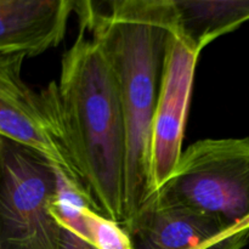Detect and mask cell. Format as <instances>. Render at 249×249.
Wrapping results in <instances>:
<instances>
[{
  "instance_id": "cell-10",
  "label": "cell",
  "mask_w": 249,
  "mask_h": 249,
  "mask_svg": "<svg viewBox=\"0 0 249 249\" xmlns=\"http://www.w3.org/2000/svg\"><path fill=\"white\" fill-rule=\"evenodd\" d=\"M0 249H1V247H0Z\"/></svg>"
},
{
  "instance_id": "cell-9",
  "label": "cell",
  "mask_w": 249,
  "mask_h": 249,
  "mask_svg": "<svg viewBox=\"0 0 249 249\" xmlns=\"http://www.w3.org/2000/svg\"><path fill=\"white\" fill-rule=\"evenodd\" d=\"M175 28L198 53L249 21V0H173Z\"/></svg>"
},
{
  "instance_id": "cell-1",
  "label": "cell",
  "mask_w": 249,
  "mask_h": 249,
  "mask_svg": "<svg viewBox=\"0 0 249 249\" xmlns=\"http://www.w3.org/2000/svg\"><path fill=\"white\" fill-rule=\"evenodd\" d=\"M80 28L101 48L118 84L126 129L125 221L152 197L151 143L173 0L75 1Z\"/></svg>"
},
{
  "instance_id": "cell-5",
  "label": "cell",
  "mask_w": 249,
  "mask_h": 249,
  "mask_svg": "<svg viewBox=\"0 0 249 249\" xmlns=\"http://www.w3.org/2000/svg\"><path fill=\"white\" fill-rule=\"evenodd\" d=\"M26 58L21 53L0 55V136L43 156L83 194L53 104L44 90L34 91L22 78Z\"/></svg>"
},
{
  "instance_id": "cell-3",
  "label": "cell",
  "mask_w": 249,
  "mask_h": 249,
  "mask_svg": "<svg viewBox=\"0 0 249 249\" xmlns=\"http://www.w3.org/2000/svg\"><path fill=\"white\" fill-rule=\"evenodd\" d=\"M151 198L249 228V138L202 139L182 151L170 179Z\"/></svg>"
},
{
  "instance_id": "cell-2",
  "label": "cell",
  "mask_w": 249,
  "mask_h": 249,
  "mask_svg": "<svg viewBox=\"0 0 249 249\" xmlns=\"http://www.w3.org/2000/svg\"><path fill=\"white\" fill-rule=\"evenodd\" d=\"M53 104L83 194L106 218L125 221L126 129L116 75L101 48L80 28L63 53Z\"/></svg>"
},
{
  "instance_id": "cell-4",
  "label": "cell",
  "mask_w": 249,
  "mask_h": 249,
  "mask_svg": "<svg viewBox=\"0 0 249 249\" xmlns=\"http://www.w3.org/2000/svg\"><path fill=\"white\" fill-rule=\"evenodd\" d=\"M58 170L27 146L0 136V247L65 249L50 212Z\"/></svg>"
},
{
  "instance_id": "cell-6",
  "label": "cell",
  "mask_w": 249,
  "mask_h": 249,
  "mask_svg": "<svg viewBox=\"0 0 249 249\" xmlns=\"http://www.w3.org/2000/svg\"><path fill=\"white\" fill-rule=\"evenodd\" d=\"M199 55L201 53L192 49L178 33L174 24L167 39L162 82L153 118L151 143L152 196L170 179L181 158L185 125Z\"/></svg>"
},
{
  "instance_id": "cell-7",
  "label": "cell",
  "mask_w": 249,
  "mask_h": 249,
  "mask_svg": "<svg viewBox=\"0 0 249 249\" xmlns=\"http://www.w3.org/2000/svg\"><path fill=\"white\" fill-rule=\"evenodd\" d=\"M122 226L131 249H243L249 242V228H232L203 212L153 198Z\"/></svg>"
},
{
  "instance_id": "cell-8",
  "label": "cell",
  "mask_w": 249,
  "mask_h": 249,
  "mask_svg": "<svg viewBox=\"0 0 249 249\" xmlns=\"http://www.w3.org/2000/svg\"><path fill=\"white\" fill-rule=\"evenodd\" d=\"M74 6L72 0H0V55L34 57L58 46Z\"/></svg>"
}]
</instances>
